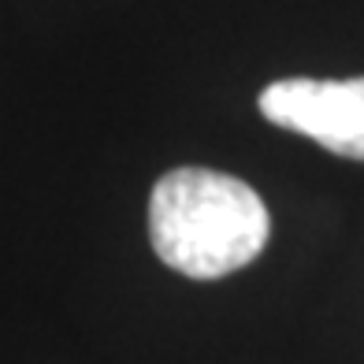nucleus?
Listing matches in <instances>:
<instances>
[{
    "label": "nucleus",
    "mask_w": 364,
    "mask_h": 364,
    "mask_svg": "<svg viewBox=\"0 0 364 364\" xmlns=\"http://www.w3.org/2000/svg\"><path fill=\"white\" fill-rule=\"evenodd\" d=\"M272 216L260 193L235 175L175 168L149 197V242L186 279H223L257 260L268 245Z\"/></svg>",
    "instance_id": "1"
},
{
    "label": "nucleus",
    "mask_w": 364,
    "mask_h": 364,
    "mask_svg": "<svg viewBox=\"0 0 364 364\" xmlns=\"http://www.w3.org/2000/svg\"><path fill=\"white\" fill-rule=\"evenodd\" d=\"M260 115L305 134L327 153L364 160V75L360 78H279L260 93Z\"/></svg>",
    "instance_id": "2"
}]
</instances>
